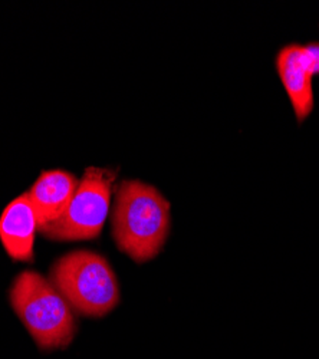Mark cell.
<instances>
[{
  "instance_id": "obj_1",
  "label": "cell",
  "mask_w": 319,
  "mask_h": 359,
  "mask_svg": "<svg viewBox=\"0 0 319 359\" xmlns=\"http://www.w3.org/2000/svg\"><path fill=\"white\" fill-rule=\"evenodd\" d=\"M170 203L153 186L123 182L115 194L112 237L117 248L137 263L154 259L170 233Z\"/></svg>"
},
{
  "instance_id": "obj_2",
  "label": "cell",
  "mask_w": 319,
  "mask_h": 359,
  "mask_svg": "<svg viewBox=\"0 0 319 359\" xmlns=\"http://www.w3.org/2000/svg\"><path fill=\"white\" fill-rule=\"evenodd\" d=\"M20 322L43 351L67 348L75 337L74 311L52 282L34 271L19 273L9 292Z\"/></svg>"
},
{
  "instance_id": "obj_3",
  "label": "cell",
  "mask_w": 319,
  "mask_h": 359,
  "mask_svg": "<svg viewBox=\"0 0 319 359\" xmlns=\"http://www.w3.org/2000/svg\"><path fill=\"white\" fill-rule=\"evenodd\" d=\"M49 280L82 316L102 318L120 304V286L109 262L91 250H75L57 259Z\"/></svg>"
},
{
  "instance_id": "obj_4",
  "label": "cell",
  "mask_w": 319,
  "mask_h": 359,
  "mask_svg": "<svg viewBox=\"0 0 319 359\" xmlns=\"http://www.w3.org/2000/svg\"><path fill=\"white\" fill-rule=\"evenodd\" d=\"M115 177L117 171L114 170L86 168L65 213L41 227L39 233L57 242L91 241L98 237L109 212Z\"/></svg>"
},
{
  "instance_id": "obj_5",
  "label": "cell",
  "mask_w": 319,
  "mask_h": 359,
  "mask_svg": "<svg viewBox=\"0 0 319 359\" xmlns=\"http://www.w3.org/2000/svg\"><path fill=\"white\" fill-rule=\"evenodd\" d=\"M275 64L298 123H304L315 107L312 78L319 75V42L287 45L278 52Z\"/></svg>"
},
{
  "instance_id": "obj_6",
  "label": "cell",
  "mask_w": 319,
  "mask_h": 359,
  "mask_svg": "<svg viewBox=\"0 0 319 359\" xmlns=\"http://www.w3.org/2000/svg\"><path fill=\"white\" fill-rule=\"evenodd\" d=\"M39 224L27 193L16 197L0 216V242L6 253L18 262H32Z\"/></svg>"
},
{
  "instance_id": "obj_7",
  "label": "cell",
  "mask_w": 319,
  "mask_h": 359,
  "mask_svg": "<svg viewBox=\"0 0 319 359\" xmlns=\"http://www.w3.org/2000/svg\"><path fill=\"white\" fill-rule=\"evenodd\" d=\"M79 180L67 171H45L27 191L39 229L60 219L68 208Z\"/></svg>"
}]
</instances>
